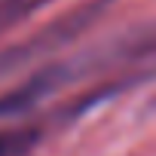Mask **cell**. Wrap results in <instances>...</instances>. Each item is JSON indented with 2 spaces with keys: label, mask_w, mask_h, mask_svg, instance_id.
Wrapping results in <instances>:
<instances>
[{
  "label": "cell",
  "mask_w": 156,
  "mask_h": 156,
  "mask_svg": "<svg viewBox=\"0 0 156 156\" xmlns=\"http://www.w3.org/2000/svg\"><path fill=\"white\" fill-rule=\"evenodd\" d=\"M46 3H55V0H0V28H9V25L22 22L25 16L43 9Z\"/></svg>",
  "instance_id": "7a4b0ae2"
},
{
  "label": "cell",
  "mask_w": 156,
  "mask_h": 156,
  "mask_svg": "<svg viewBox=\"0 0 156 156\" xmlns=\"http://www.w3.org/2000/svg\"><path fill=\"white\" fill-rule=\"evenodd\" d=\"M40 126H16L0 122V156H34L40 144Z\"/></svg>",
  "instance_id": "6da1fadb"
}]
</instances>
